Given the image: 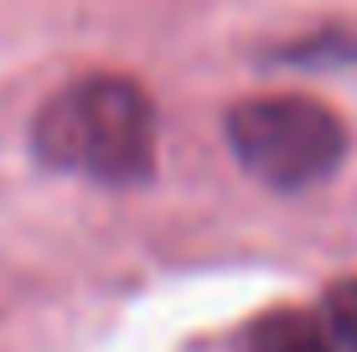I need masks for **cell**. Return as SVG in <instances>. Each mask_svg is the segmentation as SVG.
I'll use <instances>...</instances> for the list:
<instances>
[{
    "label": "cell",
    "instance_id": "obj_1",
    "mask_svg": "<svg viewBox=\"0 0 357 352\" xmlns=\"http://www.w3.org/2000/svg\"><path fill=\"white\" fill-rule=\"evenodd\" d=\"M42 166L98 187H140L155 176V104L125 72H83L31 119Z\"/></svg>",
    "mask_w": 357,
    "mask_h": 352
},
{
    "label": "cell",
    "instance_id": "obj_2",
    "mask_svg": "<svg viewBox=\"0 0 357 352\" xmlns=\"http://www.w3.org/2000/svg\"><path fill=\"white\" fill-rule=\"evenodd\" d=\"M223 135L233 161L269 192H305L337 176L347 161V125L321 99L305 93H254L223 114Z\"/></svg>",
    "mask_w": 357,
    "mask_h": 352
},
{
    "label": "cell",
    "instance_id": "obj_3",
    "mask_svg": "<svg viewBox=\"0 0 357 352\" xmlns=\"http://www.w3.org/2000/svg\"><path fill=\"white\" fill-rule=\"evenodd\" d=\"M243 347L249 352H337V337H331L321 311L280 306V311H264L243 332Z\"/></svg>",
    "mask_w": 357,
    "mask_h": 352
},
{
    "label": "cell",
    "instance_id": "obj_4",
    "mask_svg": "<svg viewBox=\"0 0 357 352\" xmlns=\"http://www.w3.org/2000/svg\"><path fill=\"white\" fill-rule=\"evenodd\" d=\"M321 316L331 326V337H337V347L357 352V275L347 280H331L326 296H321Z\"/></svg>",
    "mask_w": 357,
    "mask_h": 352
},
{
    "label": "cell",
    "instance_id": "obj_5",
    "mask_svg": "<svg viewBox=\"0 0 357 352\" xmlns=\"http://www.w3.org/2000/svg\"><path fill=\"white\" fill-rule=\"evenodd\" d=\"M280 57H285V63H331V57H352L357 63V36L352 42H342V36H305V42L280 47Z\"/></svg>",
    "mask_w": 357,
    "mask_h": 352
}]
</instances>
